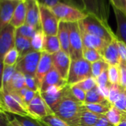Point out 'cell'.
I'll list each match as a JSON object with an SVG mask.
<instances>
[{
	"label": "cell",
	"instance_id": "cell-1",
	"mask_svg": "<svg viewBox=\"0 0 126 126\" xmlns=\"http://www.w3.org/2000/svg\"><path fill=\"white\" fill-rule=\"evenodd\" d=\"M84 104L76 99L70 88L59 102L52 109L53 113L71 126H79Z\"/></svg>",
	"mask_w": 126,
	"mask_h": 126
},
{
	"label": "cell",
	"instance_id": "cell-2",
	"mask_svg": "<svg viewBox=\"0 0 126 126\" xmlns=\"http://www.w3.org/2000/svg\"><path fill=\"white\" fill-rule=\"evenodd\" d=\"M78 23L81 31L100 37L109 43L116 38V33L113 32L108 23L102 22L93 15L88 14Z\"/></svg>",
	"mask_w": 126,
	"mask_h": 126
},
{
	"label": "cell",
	"instance_id": "cell-3",
	"mask_svg": "<svg viewBox=\"0 0 126 126\" xmlns=\"http://www.w3.org/2000/svg\"><path fill=\"white\" fill-rule=\"evenodd\" d=\"M0 98L6 112L22 116H31L23 99L16 93L0 89Z\"/></svg>",
	"mask_w": 126,
	"mask_h": 126
},
{
	"label": "cell",
	"instance_id": "cell-4",
	"mask_svg": "<svg viewBox=\"0 0 126 126\" xmlns=\"http://www.w3.org/2000/svg\"><path fill=\"white\" fill-rule=\"evenodd\" d=\"M92 77L91 64L84 58L77 60H71L68 77L67 79L68 85L71 86Z\"/></svg>",
	"mask_w": 126,
	"mask_h": 126
},
{
	"label": "cell",
	"instance_id": "cell-5",
	"mask_svg": "<svg viewBox=\"0 0 126 126\" xmlns=\"http://www.w3.org/2000/svg\"><path fill=\"white\" fill-rule=\"evenodd\" d=\"M50 8L53 12L58 20L62 22H79L88 16V14L82 10L63 3L57 4Z\"/></svg>",
	"mask_w": 126,
	"mask_h": 126
},
{
	"label": "cell",
	"instance_id": "cell-6",
	"mask_svg": "<svg viewBox=\"0 0 126 126\" xmlns=\"http://www.w3.org/2000/svg\"><path fill=\"white\" fill-rule=\"evenodd\" d=\"M83 11L105 23H108L110 7L108 0H79Z\"/></svg>",
	"mask_w": 126,
	"mask_h": 126
},
{
	"label": "cell",
	"instance_id": "cell-7",
	"mask_svg": "<svg viewBox=\"0 0 126 126\" xmlns=\"http://www.w3.org/2000/svg\"><path fill=\"white\" fill-rule=\"evenodd\" d=\"M41 29L45 36H57L59 21L51 9L40 3Z\"/></svg>",
	"mask_w": 126,
	"mask_h": 126
},
{
	"label": "cell",
	"instance_id": "cell-8",
	"mask_svg": "<svg viewBox=\"0 0 126 126\" xmlns=\"http://www.w3.org/2000/svg\"><path fill=\"white\" fill-rule=\"evenodd\" d=\"M42 52L32 50L19 57L15 67L17 71L25 75H36L37 66L41 57Z\"/></svg>",
	"mask_w": 126,
	"mask_h": 126
},
{
	"label": "cell",
	"instance_id": "cell-9",
	"mask_svg": "<svg viewBox=\"0 0 126 126\" xmlns=\"http://www.w3.org/2000/svg\"><path fill=\"white\" fill-rule=\"evenodd\" d=\"M70 33V50L69 55L71 60L83 58V42L81 31L78 22L68 23Z\"/></svg>",
	"mask_w": 126,
	"mask_h": 126
},
{
	"label": "cell",
	"instance_id": "cell-10",
	"mask_svg": "<svg viewBox=\"0 0 126 126\" xmlns=\"http://www.w3.org/2000/svg\"><path fill=\"white\" fill-rule=\"evenodd\" d=\"M27 110L31 117L39 119H42L43 117L53 113L43 99L40 91H37L33 99L28 104Z\"/></svg>",
	"mask_w": 126,
	"mask_h": 126
},
{
	"label": "cell",
	"instance_id": "cell-11",
	"mask_svg": "<svg viewBox=\"0 0 126 126\" xmlns=\"http://www.w3.org/2000/svg\"><path fill=\"white\" fill-rule=\"evenodd\" d=\"M16 31L10 24L0 31V59L2 61L6 53L15 47Z\"/></svg>",
	"mask_w": 126,
	"mask_h": 126
},
{
	"label": "cell",
	"instance_id": "cell-12",
	"mask_svg": "<svg viewBox=\"0 0 126 126\" xmlns=\"http://www.w3.org/2000/svg\"><path fill=\"white\" fill-rule=\"evenodd\" d=\"M52 60L53 68L63 79L67 81L71 63L70 55L60 50L59 52L52 54Z\"/></svg>",
	"mask_w": 126,
	"mask_h": 126
},
{
	"label": "cell",
	"instance_id": "cell-13",
	"mask_svg": "<svg viewBox=\"0 0 126 126\" xmlns=\"http://www.w3.org/2000/svg\"><path fill=\"white\" fill-rule=\"evenodd\" d=\"M70 85H67L65 88H59L57 86H50L45 91L40 92L41 95L47 103L48 107L51 109L54 108L59 101L64 97L66 94L67 91H68Z\"/></svg>",
	"mask_w": 126,
	"mask_h": 126
},
{
	"label": "cell",
	"instance_id": "cell-14",
	"mask_svg": "<svg viewBox=\"0 0 126 126\" xmlns=\"http://www.w3.org/2000/svg\"><path fill=\"white\" fill-rule=\"evenodd\" d=\"M26 22L25 24L36 30L41 29L40 3L39 0H26Z\"/></svg>",
	"mask_w": 126,
	"mask_h": 126
},
{
	"label": "cell",
	"instance_id": "cell-15",
	"mask_svg": "<svg viewBox=\"0 0 126 126\" xmlns=\"http://www.w3.org/2000/svg\"><path fill=\"white\" fill-rule=\"evenodd\" d=\"M19 2L0 0V31L11 24L14 11Z\"/></svg>",
	"mask_w": 126,
	"mask_h": 126
},
{
	"label": "cell",
	"instance_id": "cell-16",
	"mask_svg": "<svg viewBox=\"0 0 126 126\" xmlns=\"http://www.w3.org/2000/svg\"><path fill=\"white\" fill-rule=\"evenodd\" d=\"M53 68V65L52 55L45 51H42L35 75V77L39 86V91H40V86L42 85V82L45 77Z\"/></svg>",
	"mask_w": 126,
	"mask_h": 126
},
{
	"label": "cell",
	"instance_id": "cell-17",
	"mask_svg": "<svg viewBox=\"0 0 126 126\" xmlns=\"http://www.w3.org/2000/svg\"><path fill=\"white\" fill-rule=\"evenodd\" d=\"M117 42L118 39L116 37L107 45L102 53V59L109 65L118 66L120 62L121 56L119 54Z\"/></svg>",
	"mask_w": 126,
	"mask_h": 126
},
{
	"label": "cell",
	"instance_id": "cell-18",
	"mask_svg": "<svg viewBox=\"0 0 126 126\" xmlns=\"http://www.w3.org/2000/svg\"><path fill=\"white\" fill-rule=\"evenodd\" d=\"M81 35H82L84 47L96 50L99 52H100L101 54L102 53V52L104 51L107 45L109 44V42H106L103 39L98 37L96 36L85 33L82 31H81Z\"/></svg>",
	"mask_w": 126,
	"mask_h": 126
},
{
	"label": "cell",
	"instance_id": "cell-19",
	"mask_svg": "<svg viewBox=\"0 0 126 126\" xmlns=\"http://www.w3.org/2000/svg\"><path fill=\"white\" fill-rule=\"evenodd\" d=\"M68 85V82L63 79L56 70L53 68L45 77L40 86V92L45 91L50 86H57L59 88H65Z\"/></svg>",
	"mask_w": 126,
	"mask_h": 126
},
{
	"label": "cell",
	"instance_id": "cell-20",
	"mask_svg": "<svg viewBox=\"0 0 126 126\" xmlns=\"http://www.w3.org/2000/svg\"><path fill=\"white\" fill-rule=\"evenodd\" d=\"M113 9L117 26L116 36L119 41L126 45V15L115 8H113Z\"/></svg>",
	"mask_w": 126,
	"mask_h": 126
},
{
	"label": "cell",
	"instance_id": "cell-21",
	"mask_svg": "<svg viewBox=\"0 0 126 126\" xmlns=\"http://www.w3.org/2000/svg\"><path fill=\"white\" fill-rule=\"evenodd\" d=\"M57 36H58V39L60 42L61 50L69 54L70 33H69L68 23L59 22Z\"/></svg>",
	"mask_w": 126,
	"mask_h": 126
},
{
	"label": "cell",
	"instance_id": "cell-22",
	"mask_svg": "<svg viewBox=\"0 0 126 126\" xmlns=\"http://www.w3.org/2000/svg\"><path fill=\"white\" fill-rule=\"evenodd\" d=\"M26 4L25 1L19 2L16 6L13 18L11 22V25L14 27L16 29L20 28L25 24L26 22Z\"/></svg>",
	"mask_w": 126,
	"mask_h": 126
},
{
	"label": "cell",
	"instance_id": "cell-23",
	"mask_svg": "<svg viewBox=\"0 0 126 126\" xmlns=\"http://www.w3.org/2000/svg\"><path fill=\"white\" fill-rule=\"evenodd\" d=\"M15 47L19 51L20 56H24L33 50L31 39L16 33V31L15 39Z\"/></svg>",
	"mask_w": 126,
	"mask_h": 126
},
{
	"label": "cell",
	"instance_id": "cell-24",
	"mask_svg": "<svg viewBox=\"0 0 126 126\" xmlns=\"http://www.w3.org/2000/svg\"><path fill=\"white\" fill-rule=\"evenodd\" d=\"M101 116V114H97L88 110L84 105L81 114L79 126H94Z\"/></svg>",
	"mask_w": 126,
	"mask_h": 126
},
{
	"label": "cell",
	"instance_id": "cell-25",
	"mask_svg": "<svg viewBox=\"0 0 126 126\" xmlns=\"http://www.w3.org/2000/svg\"><path fill=\"white\" fill-rule=\"evenodd\" d=\"M61 50V45L57 36H45L43 51L54 54Z\"/></svg>",
	"mask_w": 126,
	"mask_h": 126
},
{
	"label": "cell",
	"instance_id": "cell-26",
	"mask_svg": "<svg viewBox=\"0 0 126 126\" xmlns=\"http://www.w3.org/2000/svg\"><path fill=\"white\" fill-rule=\"evenodd\" d=\"M108 121L114 126H117L121 122L126 119V113L117 109L112 105L110 109L105 114Z\"/></svg>",
	"mask_w": 126,
	"mask_h": 126
},
{
	"label": "cell",
	"instance_id": "cell-27",
	"mask_svg": "<svg viewBox=\"0 0 126 126\" xmlns=\"http://www.w3.org/2000/svg\"><path fill=\"white\" fill-rule=\"evenodd\" d=\"M25 87H26L25 86V74L16 71L8 88L5 90H7L9 92L17 91Z\"/></svg>",
	"mask_w": 126,
	"mask_h": 126
},
{
	"label": "cell",
	"instance_id": "cell-28",
	"mask_svg": "<svg viewBox=\"0 0 126 126\" xmlns=\"http://www.w3.org/2000/svg\"><path fill=\"white\" fill-rule=\"evenodd\" d=\"M107 101L108 100L101 94L97 86L94 89L86 92V98H85V104L103 103Z\"/></svg>",
	"mask_w": 126,
	"mask_h": 126
},
{
	"label": "cell",
	"instance_id": "cell-29",
	"mask_svg": "<svg viewBox=\"0 0 126 126\" xmlns=\"http://www.w3.org/2000/svg\"><path fill=\"white\" fill-rule=\"evenodd\" d=\"M39 3H41L44 5H46L49 8H52L59 3H63V4L71 5L73 7L77 8L83 11L82 5L79 0H39Z\"/></svg>",
	"mask_w": 126,
	"mask_h": 126
},
{
	"label": "cell",
	"instance_id": "cell-30",
	"mask_svg": "<svg viewBox=\"0 0 126 126\" xmlns=\"http://www.w3.org/2000/svg\"><path fill=\"white\" fill-rule=\"evenodd\" d=\"M85 107L97 114L101 115H105L108 111L112 107V105L109 102V101H107L103 103H96V104H84Z\"/></svg>",
	"mask_w": 126,
	"mask_h": 126
},
{
	"label": "cell",
	"instance_id": "cell-31",
	"mask_svg": "<svg viewBox=\"0 0 126 126\" xmlns=\"http://www.w3.org/2000/svg\"><path fill=\"white\" fill-rule=\"evenodd\" d=\"M45 35L42 30H38L33 37L31 39L32 49L34 51L42 52L44 50Z\"/></svg>",
	"mask_w": 126,
	"mask_h": 126
},
{
	"label": "cell",
	"instance_id": "cell-32",
	"mask_svg": "<svg viewBox=\"0 0 126 126\" xmlns=\"http://www.w3.org/2000/svg\"><path fill=\"white\" fill-rule=\"evenodd\" d=\"M14 118L22 126H48L42 119L33 118L31 116H22L14 115Z\"/></svg>",
	"mask_w": 126,
	"mask_h": 126
},
{
	"label": "cell",
	"instance_id": "cell-33",
	"mask_svg": "<svg viewBox=\"0 0 126 126\" xmlns=\"http://www.w3.org/2000/svg\"><path fill=\"white\" fill-rule=\"evenodd\" d=\"M20 54L16 47L8 50L3 58V64L7 66H15L17 63Z\"/></svg>",
	"mask_w": 126,
	"mask_h": 126
},
{
	"label": "cell",
	"instance_id": "cell-34",
	"mask_svg": "<svg viewBox=\"0 0 126 126\" xmlns=\"http://www.w3.org/2000/svg\"><path fill=\"white\" fill-rule=\"evenodd\" d=\"M16 72L15 66H7L4 65V70L2 74V88L7 89Z\"/></svg>",
	"mask_w": 126,
	"mask_h": 126
},
{
	"label": "cell",
	"instance_id": "cell-35",
	"mask_svg": "<svg viewBox=\"0 0 126 126\" xmlns=\"http://www.w3.org/2000/svg\"><path fill=\"white\" fill-rule=\"evenodd\" d=\"M108 68H109V65L104 59H100L97 62H95L91 64L92 76L96 79L104 71H108Z\"/></svg>",
	"mask_w": 126,
	"mask_h": 126
},
{
	"label": "cell",
	"instance_id": "cell-36",
	"mask_svg": "<svg viewBox=\"0 0 126 126\" xmlns=\"http://www.w3.org/2000/svg\"><path fill=\"white\" fill-rule=\"evenodd\" d=\"M83 58L86 61L90 62L91 64L100 59H103L100 52L94 49L85 48V47L83 48Z\"/></svg>",
	"mask_w": 126,
	"mask_h": 126
},
{
	"label": "cell",
	"instance_id": "cell-37",
	"mask_svg": "<svg viewBox=\"0 0 126 126\" xmlns=\"http://www.w3.org/2000/svg\"><path fill=\"white\" fill-rule=\"evenodd\" d=\"M42 120L48 126H71L54 113H51L43 117Z\"/></svg>",
	"mask_w": 126,
	"mask_h": 126
},
{
	"label": "cell",
	"instance_id": "cell-38",
	"mask_svg": "<svg viewBox=\"0 0 126 126\" xmlns=\"http://www.w3.org/2000/svg\"><path fill=\"white\" fill-rule=\"evenodd\" d=\"M37 31L38 30L33 28L32 26L25 24L22 26H21L20 28H17L16 31V33H18L24 37L31 39L33 37V36L36 34Z\"/></svg>",
	"mask_w": 126,
	"mask_h": 126
},
{
	"label": "cell",
	"instance_id": "cell-39",
	"mask_svg": "<svg viewBox=\"0 0 126 126\" xmlns=\"http://www.w3.org/2000/svg\"><path fill=\"white\" fill-rule=\"evenodd\" d=\"M108 75L110 85H119V71L118 66L109 65Z\"/></svg>",
	"mask_w": 126,
	"mask_h": 126
},
{
	"label": "cell",
	"instance_id": "cell-40",
	"mask_svg": "<svg viewBox=\"0 0 126 126\" xmlns=\"http://www.w3.org/2000/svg\"><path fill=\"white\" fill-rule=\"evenodd\" d=\"M77 85L79 86V88H81L85 92H88V91L94 89V88H96L97 86L96 79L92 76V77H88V78L84 79L83 81L77 83Z\"/></svg>",
	"mask_w": 126,
	"mask_h": 126
},
{
	"label": "cell",
	"instance_id": "cell-41",
	"mask_svg": "<svg viewBox=\"0 0 126 126\" xmlns=\"http://www.w3.org/2000/svg\"><path fill=\"white\" fill-rule=\"evenodd\" d=\"M122 91V88L119 85H110L108 100L112 105L119 97Z\"/></svg>",
	"mask_w": 126,
	"mask_h": 126
},
{
	"label": "cell",
	"instance_id": "cell-42",
	"mask_svg": "<svg viewBox=\"0 0 126 126\" xmlns=\"http://www.w3.org/2000/svg\"><path fill=\"white\" fill-rule=\"evenodd\" d=\"M70 90H71V94L74 96V97L76 99H77L79 102L85 104V98H86V92L85 91H83L81 88H79L77 85L70 86Z\"/></svg>",
	"mask_w": 126,
	"mask_h": 126
},
{
	"label": "cell",
	"instance_id": "cell-43",
	"mask_svg": "<svg viewBox=\"0 0 126 126\" xmlns=\"http://www.w3.org/2000/svg\"><path fill=\"white\" fill-rule=\"evenodd\" d=\"M118 68L119 71V85L126 89V62L121 59Z\"/></svg>",
	"mask_w": 126,
	"mask_h": 126
},
{
	"label": "cell",
	"instance_id": "cell-44",
	"mask_svg": "<svg viewBox=\"0 0 126 126\" xmlns=\"http://www.w3.org/2000/svg\"><path fill=\"white\" fill-rule=\"evenodd\" d=\"M113 106L117 109L126 113V89L122 88V91L118 99L113 103Z\"/></svg>",
	"mask_w": 126,
	"mask_h": 126
},
{
	"label": "cell",
	"instance_id": "cell-45",
	"mask_svg": "<svg viewBox=\"0 0 126 126\" xmlns=\"http://www.w3.org/2000/svg\"><path fill=\"white\" fill-rule=\"evenodd\" d=\"M25 86L32 91H39V86L36 81V79L34 76L31 75H25Z\"/></svg>",
	"mask_w": 126,
	"mask_h": 126
},
{
	"label": "cell",
	"instance_id": "cell-46",
	"mask_svg": "<svg viewBox=\"0 0 126 126\" xmlns=\"http://www.w3.org/2000/svg\"><path fill=\"white\" fill-rule=\"evenodd\" d=\"M96 82H97V86L98 87L110 88L111 85H110L109 79H108V71H105L102 74H100L96 78Z\"/></svg>",
	"mask_w": 126,
	"mask_h": 126
},
{
	"label": "cell",
	"instance_id": "cell-47",
	"mask_svg": "<svg viewBox=\"0 0 126 126\" xmlns=\"http://www.w3.org/2000/svg\"><path fill=\"white\" fill-rule=\"evenodd\" d=\"M113 8H116L126 15V0H109Z\"/></svg>",
	"mask_w": 126,
	"mask_h": 126
},
{
	"label": "cell",
	"instance_id": "cell-48",
	"mask_svg": "<svg viewBox=\"0 0 126 126\" xmlns=\"http://www.w3.org/2000/svg\"><path fill=\"white\" fill-rule=\"evenodd\" d=\"M10 119L7 114V112L0 110V126H9Z\"/></svg>",
	"mask_w": 126,
	"mask_h": 126
},
{
	"label": "cell",
	"instance_id": "cell-49",
	"mask_svg": "<svg viewBox=\"0 0 126 126\" xmlns=\"http://www.w3.org/2000/svg\"><path fill=\"white\" fill-rule=\"evenodd\" d=\"M36 93H37V91H34L30 90V89L28 90L25 95L23 97V101H24V102H25V104L26 105L27 107H28V104L33 99V98L35 97Z\"/></svg>",
	"mask_w": 126,
	"mask_h": 126
},
{
	"label": "cell",
	"instance_id": "cell-50",
	"mask_svg": "<svg viewBox=\"0 0 126 126\" xmlns=\"http://www.w3.org/2000/svg\"><path fill=\"white\" fill-rule=\"evenodd\" d=\"M117 43H118V47H119V51L121 59L126 62V45L119 39Z\"/></svg>",
	"mask_w": 126,
	"mask_h": 126
},
{
	"label": "cell",
	"instance_id": "cell-51",
	"mask_svg": "<svg viewBox=\"0 0 126 126\" xmlns=\"http://www.w3.org/2000/svg\"><path fill=\"white\" fill-rule=\"evenodd\" d=\"M94 126H114V125L108 121L105 115H102L101 117L97 121V122L94 125Z\"/></svg>",
	"mask_w": 126,
	"mask_h": 126
},
{
	"label": "cell",
	"instance_id": "cell-52",
	"mask_svg": "<svg viewBox=\"0 0 126 126\" xmlns=\"http://www.w3.org/2000/svg\"><path fill=\"white\" fill-rule=\"evenodd\" d=\"M4 70V64L3 61L0 59V89L2 88V74Z\"/></svg>",
	"mask_w": 126,
	"mask_h": 126
},
{
	"label": "cell",
	"instance_id": "cell-53",
	"mask_svg": "<svg viewBox=\"0 0 126 126\" xmlns=\"http://www.w3.org/2000/svg\"><path fill=\"white\" fill-rule=\"evenodd\" d=\"M9 126H22V125H20V123L15 118H14L13 119L11 120Z\"/></svg>",
	"mask_w": 126,
	"mask_h": 126
},
{
	"label": "cell",
	"instance_id": "cell-54",
	"mask_svg": "<svg viewBox=\"0 0 126 126\" xmlns=\"http://www.w3.org/2000/svg\"><path fill=\"white\" fill-rule=\"evenodd\" d=\"M117 126H126V119H125L122 122H121Z\"/></svg>",
	"mask_w": 126,
	"mask_h": 126
},
{
	"label": "cell",
	"instance_id": "cell-55",
	"mask_svg": "<svg viewBox=\"0 0 126 126\" xmlns=\"http://www.w3.org/2000/svg\"><path fill=\"white\" fill-rule=\"evenodd\" d=\"M0 110H5V108L3 107V104H2V102L1 100V98H0Z\"/></svg>",
	"mask_w": 126,
	"mask_h": 126
},
{
	"label": "cell",
	"instance_id": "cell-56",
	"mask_svg": "<svg viewBox=\"0 0 126 126\" xmlns=\"http://www.w3.org/2000/svg\"><path fill=\"white\" fill-rule=\"evenodd\" d=\"M8 1H14V2H22V1H26V0H8Z\"/></svg>",
	"mask_w": 126,
	"mask_h": 126
}]
</instances>
